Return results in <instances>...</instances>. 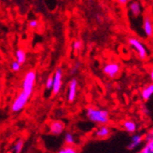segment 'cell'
<instances>
[{
	"mask_svg": "<svg viewBox=\"0 0 153 153\" xmlns=\"http://www.w3.org/2000/svg\"><path fill=\"white\" fill-rule=\"evenodd\" d=\"M85 115L91 122L97 125H106L110 120L109 113L106 110L94 106H89L86 108Z\"/></svg>",
	"mask_w": 153,
	"mask_h": 153,
	"instance_id": "obj_1",
	"label": "cell"
},
{
	"mask_svg": "<svg viewBox=\"0 0 153 153\" xmlns=\"http://www.w3.org/2000/svg\"><path fill=\"white\" fill-rule=\"evenodd\" d=\"M37 79L36 72L33 70H30L24 75L22 83H21V91L27 94V96H31L35 88V82Z\"/></svg>",
	"mask_w": 153,
	"mask_h": 153,
	"instance_id": "obj_2",
	"label": "cell"
},
{
	"mask_svg": "<svg viewBox=\"0 0 153 153\" xmlns=\"http://www.w3.org/2000/svg\"><path fill=\"white\" fill-rule=\"evenodd\" d=\"M30 98V96H27L22 91H20L19 94L16 96V98L12 102L11 111L13 113H19L21 111H23V109L26 107L27 102H29Z\"/></svg>",
	"mask_w": 153,
	"mask_h": 153,
	"instance_id": "obj_3",
	"label": "cell"
},
{
	"mask_svg": "<svg viewBox=\"0 0 153 153\" xmlns=\"http://www.w3.org/2000/svg\"><path fill=\"white\" fill-rule=\"evenodd\" d=\"M128 44L131 46L132 49H134L137 51L140 60H146L148 58L149 54H148L147 49L140 39H137L136 38H130L128 39Z\"/></svg>",
	"mask_w": 153,
	"mask_h": 153,
	"instance_id": "obj_4",
	"label": "cell"
},
{
	"mask_svg": "<svg viewBox=\"0 0 153 153\" xmlns=\"http://www.w3.org/2000/svg\"><path fill=\"white\" fill-rule=\"evenodd\" d=\"M53 78V85H52V89L51 92L53 95H57L62 87V68H58L55 71L54 74L52 75Z\"/></svg>",
	"mask_w": 153,
	"mask_h": 153,
	"instance_id": "obj_5",
	"label": "cell"
},
{
	"mask_svg": "<svg viewBox=\"0 0 153 153\" xmlns=\"http://www.w3.org/2000/svg\"><path fill=\"white\" fill-rule=\"evenodd\" d=\"M77 91H78V81L75 78H74L70 81L68 85L66 97L69 103H74L75 101L77 96Z\"/></svg>",
	"mask_w": 153,
	"mask_h": 153,
	"instance_id": "obj_6",
	"label": "cell"
},
{
	"mask_svg": "<svg viewBox=\"0 0 153 153\" xmlns=\"http://www.w3.org/2000/svg\"><path fill=\"white\" fill-rule=\"evenodd\" d=\"M120 72V64L117 62H108L103 67V73L109 78H115Z\"/></svg>",
	"mask_w": 153,
	"mask_h": 153,
	"instance_id": "obj_7",
	"label": "cell"
},
{
	"mask_svg": "<svg viewBox=\"0 0 153 153\" xmlns=\"http://www.w3.org/2000/svg\"><path fill=\"white\" fill-rule=\"evenodd\" d=\"M65 129V124L61 120H53L49 125V131L54 136H59L63 133Z\"/></svg>",
	"mask_w": 153,
	"mask_h": 153,
	"instance_id": "obj_8",
	"label": "cell"
},
{
	"mask_svg": "<svg viewBox=\"0 0 153 153\" xmlns=\"http://www.w3.org/2000/svg\"><path fill=\"white\" fill-rule=\"evenodd\" d=\"M111 135V129L106 126V125H100L94 131L95 137L99 140H105Z\"/></svg>",
	"mask_w": 153,
	"mask_h": 153,
	"instance_id": "obj_9",
	"label": "cell"
},
{
	"mask_svg": "<svg viewBox=\"0 0 153 153\" xmlns=\"http://www.w3.org/2000/svg\"><path fill=\"white\" fill-rule=\"evenodd\" d=\"M143 142V136L140 134H134L131 137V140L128 145V149L129 150H134L135 149L138 148Z\"/></svg>",
	"mask_w": 153,
	"mask_h": 153,
	"instance_id": "obj_10",
	"label": "cell"
},
{
	"mask_svg": "<svg viewBox=\"0 0 153 153\" xmlns=\"http://www.w3.org/2000/svg\"><path fill=\"white\" fill-rule=\"evenodd\" d=\"M122 127L125 131H127L128 133L134 134L137 129V125L134 120L131 119H127L122 123Z\"/></svg>",
	"mask_w": 153,
	"mask_h": 153,
	"instance_id": "obj_11",
	"label": "cell"
},
{
	"mask_svg": "<svg viewBox=\"0 0 153 153\" xmlns=\"http://www.w3.org/2000/svg\"><path fill=\"white\" fill-rule=\"evenodd\" d=\"M143 29L147 37L150 38L153 36V24L149 16H146L143 20Z\"/></svg>",
	"mask_w": 153,
	"mask_h": 153,
	"instance_id": "obj_12",
	"label": "cell"
},
{
	"mask_svg": "<svg viewBox=\"0 0 153 153\" xmlns=\"http://www.w3.org/2000/svg\"><path fill=\"white\" fill-rule=\"evenodd\" d=\"M152 95H153V83L148 85L140 92V96L144 101L149 100L152 97Z\"/></svg>",
	"mask_w": 153,
	"mask_h": 153,
	"instance_id": "obj_13",
	"label": "cell"
},
{
	"mask_svg": "<svg viewBox=\"0 0 153 153\" xmlns=\"http://www.w3.org/2000/svg\"><path fill=\"white\" fill-rule=\"evenodd\" d=\"M129 10L134 17H138L141 14V5L137 1H133L129 5Z\"/></svg>",
	"mask_w": 153,
	"mask_h": 153,
	"instance_id": "obj_14",
	"label": "cell"
},
{
	"mask_svg": "<svg viewBox=\"0 0 153 153\" xmlns=\"http://www.w3.org/2000/svg\"><path fill=\"white\" fill-rule=\"evenodd\" d=\"M15 57H16V61L20 63V64H23L26 62V60H27V54H26V51L22 49H18L15 52Z\"/></svg>",
	"mask_w": 153,
	"mask_h": 153,
	"instance_id": "obj_15",
	"label": "cell"
},
{
	"mask_svg": "<svg viewBox=\"0 0 153 153\" xmlns=\"http://www.w3.org/2000/svg\"><path fill=\"white\" fill-rule=\"evenodd\" d=\"M137 153H153V140H147L146 144Z\"/></svg>",
	"mask_w": 153,
	"mask_h": 153,
	"instance_id": "obj_16",
	"label": "cell"
},
{
	"mask_svg": "<svg viewBox=\"0 0 153 153\" xmlns=\"http://www.w3.org/2000/svg\"><path fill=\"white\" fill-rule=\"evenodd\" d=\"M23 146H24V141L21 138L18 140L15 144L13 146V153H21L22 149H23Z\"/></svg>",
	"mask_w": 153,
	"mask_h": 153,
	"instance_id": "obj_17",
	"label": "cell"
},
{
	"mask_svg": "<svg viewBox=\"0 0 153 153\" xmlns=\"http://www.w3.org/2000/svg\"><path fill=\"white\" fill-rule=\"evenodd\" d=\"M64 142L67 146H73L75 142L74 136L70 132H67L64 136Z\"/></svg>",
	"mask_w": 153,
	"mask_h": 153,
	"instance_id": "obj_18",
	"label": "cell"
},
{
	"mask_svg": "<svg viewBox=\"0 0 153 153\" xmlns=\"http://www.w3.org/2000/svg\"><path fill=\"white\" fill-rule=\"evenodd\" d=\"M58 153H78V150L74 148L73 146H66L62 149H61Z\"/></svg>",
	"mask_w": 153,
	"mask_h": 153,
	"instance_id": "obj_19",
	"label": "cell"
},
{
	"mask_svg": "<svg viewBox=\"0 0 153 153\" xmlns=\"http://www.w3.org/2000/svg\"><path fill=\"white\" fill-rule=\"evenodd\" d=\"M52 85H53V78L52 76H49L45 82V88L48 91H51L52 89Z\"/></svg>",
	"mask_w": 153,
	"mask_h": 153,
	"instance_id": "obj_20",
	"label": "cell"
},
{
	"mask_svg": "<svg viewBox=\"0 0 153 153\" xmlns=\"http://www.w3.org/2000/svg\"><path fill=\"white\" fill-rule=\"evenodd\" d=\"M20 68H21V64L19 63L17 61H14L12 63H11V69H12V71L13 72H19L20 70Z\"/></svg>",
	"mask_w": 153,
	"mask_h": 153,
	"instance_id": "obj_21",
	"label": "cell"
},
{
	"mask_svg": "<svg viewBox=\"0 0 153 153\" xmlns=\"http://www.w3.org/2000/svg\"><path fill=\"white\" fill-rule=\"evenodd\" d=\"M38 26H39V20L38 19H30L29 21V27H31V29H36Z\"/></svg>",
	"mask_w": 153,
	"mask_h": 153,
	"instance_id": "obj_22",
	"label": "cell"
},
{
	"mask_svg": "<svg viewBox=\"0 0 153 153\" xmlns=\"http://www.w3.org/2000/svg\"><path fill=\"white\" fill-rule=\"evenodd\" d=\"M73 48L76 51L81 50V48H82V41L81 40H75L74 42V44H73Z\"/></svg>",
	"mask_w": 153,
	"mask_h": 153,
	"instance_id": "obj_23",
	"label": "cell"
},
{
	"mask_svg": "<svg viewBox=\"0 0 153 153\" xmlns=\"http://www.w3.org/2000/svg\"><path fill=\"white\" fill-rule=\"evenodd\" d=\"M150 138H152V140H153V128L150 130V132L146 137V140H150Z\"/></svg>",
	"mask_w": 153,
	"mask_h": 153,
	"instance_id": "obj_24",
	"label": "cell"
},
{
	"mask_svg": "<svg viewBox=\"0 0 153 153\" xmlns=\"http://www.w3.org/2000/svg\"><path fill=\"white\" fill-rule=\"evenodd\" d=\"M79 66H80V62H77L74 66V69H73V70H72V74H74L76 70H77V69L79 68Z\"/></svg>",
	"mask_w": 153,
	"mask_h": 153,
	"instance_id": "obj_25",
	"label": "cell"
},
{
	"mask_svg": "<svg viewBox=\"0 0 153 153\" xmlns=\"http://www.w3.org/2000/svg\"><path fill=\"white\" fill-rule=\"evenodd\" d=\"M128 0H117V2L121 5H126L128 3Z\"/></svg>",
	"mask_w": 153,
	"mask_h": 153,
	"instance_id": "obj_26",
	"label": "cell"
},
{
	"mask_svg": "<svg viewBox=\"0 0 153 153\" xmlns=\"http://www.w3.org/2000/svg\"><path fill=\"white\" fill-rule=\"evenodd\" d=\"M149 77H150V80L153 82V69L150 71V73H149Z\"/></svg>",
	"mask_w": 153,
	"mask_h": 153,
	"instance_id": "obj_27",
	"label": "cell"
},
{
	"mask_svg": "<svg viewBox=\"0 0 153 153\" xmlns=\"http://www.w3.org/2000/svg\"><path fill=\"white\" fill-rule=\"evenodd\" d=\"M88 1H92V0H88Z\"/></svg>",
	"mask_w": 153,
	"mask_h": 153,
	"instance_id": "obj_28",
	"label": "cell"
},
{
	"mask_svg": "<svg viewBox=\"0 0 153 153\" xmlns=\"http://www.w3.org/2000/svg\"><path fill=\"white\" fill-rule=\"evenodd\" d=\"M10 1H11V0H10Z\"/></svg>",
	"mask_w": 153,
	"mask_h": 153,
	"instance_id": "obj_29",
	"label": "cell"
}]
</instances>
